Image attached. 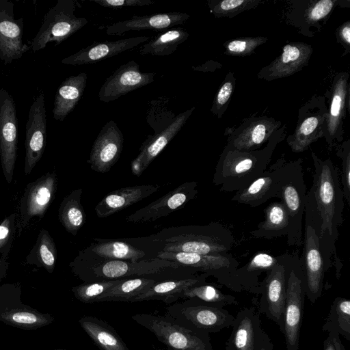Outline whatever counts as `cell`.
I'll return each mask as SVG.
<instances>
[{"mask_svg": "<svg viewBox=\"0 0 350 350\" xmlns=\"http://www.w3.org/2000/svg\"><path fill=\"white\" fill-rule=\"evenodd\" d=\"M314 165L312 185L306 192L305 221L314 228L325 271L332 267L336 256L338 227L342 224L345 198L337 167L329 159H321L311 152Z\"/></svg>", "mask_w": 350, "mask_h": 350, "instance_id": "6da1fadb", "label": "cell"}, {"mask_svg": "<svg viewBox=\"0 0 350 350\" xmlns=\"http://www.w3.org/2000/svg\"><path fill=\"white\" fill-rule=\"evenodd\" d=\"M286 135V126L282 125L260 149L243 151L225 146L215 167L213 185L224 192L243 189L268 167L276 146Z\"/></svg>", "mask_w": 350, "mask_h": 350, "instance_id": "7a4b0ae2", "label": "cell"}, {"mask_svg": "<svg viewBox=\"0 0 350 350\" xmlns=\"http://www.w3.org/2000/svg\"><path fill=\"white\" fill-rule=\"evenodd\" d=\"M154 239L164 243L163 252L199 254H226L234 241L232 232L218 221L204 226L165 228Z\"/></svg>", "mask_w": 350, "mask_h": 350, "instance_id": "3957f363", "label": "cell"}, {"mask_svg": "<svg viewBox=\"0 0 350 350\" xmlns=\"http://www.w3.org/2000/svg\"><path fill=\"white\" fill-rule=\"evenodd\" d=\"M278 198L286 208L289 221L287 244L299 247L303 243V217L306 195L302 159L286 161L282 155L278 171Z\"/></svg>", "mask_w": 350, "mask_h": 350, "instance_id": "277c9868", "label": "cell"}, {"mask_svg": "<svg viewBox=\"0 0 350 350\" xmlns=\"http://www.w3.org/2000/svg\"><path fill=\"white\" fill-rule=\"evenodd\" d=\"M131 319L152 332L165 350H213L209 334L175 323L164 315L139 313Z\"/></svg>", "mask_w": 350, "mask_h": 350, "instance_id": "5b68a950", "label": "cell"}, {"mask_svg": "<svg viewBox=\"0 0 350 350\" xmlns=\"http://www.w3.org/2000/svg\"><path fill=\"white\" fill-rule=\"evenodd\" d=\"M163 315L183 327L208 334L231 327L234 319L224 308L206 305L195 299L170 304Z\"/></svg>", "mask_w": 350, "mask_h": 350, "instance_id": "8992f818", "label": "cell"}, {"mask_svg": "<svg viewBox=\"0 0 350 350\" xmlns=\"http://www.w3.org/2000/svg\"><path fill=\"white\" fill-rule=\"evenodd\" d=\"M305 297L304 275L299 258L297 255L291 254L282 332L286 350H299Z\"/></svg>", "mask_w": 350, "mask_h": 350, "instance_id": "52a82bcc", "label": "cell"}, {"mask_svg": "<svg viewBox=\"0 0 350 350\" xmlns=\"http://www.w3.org/2000/svg\"><path fill=\"white\" fill-rule=\"evenodd\" d=\"M76 1L58 0L45 15L42 25L31 42V49L36 52L43 49L51 42L61 44L83 27L88 20L75 16Z\"/></svg>", "mask_w": 350, "mask_h": 350, "instance_id": "ba28073f", "label": "cell"}, {"mask_svg": "<svg viewBox=\"0 0 350 350\" xmlns=\"http://www.w3.org/2000/svg\"><path fill=\"white\" fill-rule=\"evenodd\" d=\"M157 258L196 269L208 276H213L220 284L230 290L239 292L232 282V275L239 262L230 254H199L161 251L157 253Z\"/></svg>", "mask_w": 350, "mask_h": 350, "instance_id": "9c48e42d", "label": "cell"}, {"mask_svg": "<svg viewBox=\"0 0 350 350\" xmlns=\"http://www.w3.org/2000/svg\"><path fill=\"white\" fill-rule=\"evenodd\" d=\"M289 254L280 255L279 262L268 272L260 283L258 311L275 322L283 329V314L286 296Z\"/></svg>", "mask_w": 350, "mask_h": 350, "instance_id": "30bf717a", "label": "cell"}, {"mask_svg": "<svg viewBox=\"0 0 350 350\" xmlns=\"http://www.w3.org/2000/svg\"><path fill=\"white\" fill-rule=\"evenodd\" d=\"M349 73L341 72L335 75L330 89L325 97L328 98L327 118L323 129L328 149L332 150L344 141V123L347 111L350 112Z\"/></svg>", "mask_w": 350, "mask_h": 350, "instance_id": "8fae6325", "label": "cell"}, {"mask_svg": "<svg viewBox=\"0 0 350 350\" xmlns=\"http://www.w3.org/2000/svg\"><path fill=\"white\" fill-rule=\"evenodd\" d=\"M327 113L325 97L316 94L299 109L294 133L286 138L293 152L308 150L312 143L323 137Z\"/></svg>", "mask_w": 350, "mask_h": 350, "instance_id": "7c38bea8", "label": "cell"}, {"mask_svg": "<svg viewBox=\"0 0 350 350\" xmlns=\"http://www.w3.org/2000/svg\"><path fill=\"white\" fill-rule=\"evenodd\" d=\"M303 250L299 258L304 275L305 293L314 304L322 296L326 272L319 247V238L313 226L305 221Z\"/></svg>", "mask_w": 350, "mask_h": 350, "instance_id": "4fadbf2b", "label": "cell"}, {"mask_svg": "<svg viewBox=\"0 0 350 350\" xmlns=\"http://www.w3.org/2000/svg\"><path fill=\"white\" fill-rule=\"evenodd\" d=\"M281 126L280 121L265 116L245 118L237 126L225 129L226 146L243 151L260 149Z\"/></svg>", "mask_w": 350, "mask_h": 350, "instance_id": "5bb4252c", "label": "cell"}, {"mask_svg": "<svg viewBox=\"0 0 350 350\" xmlns=\"http://www.w3.org/2000/svg\"><path fill=\"white\" fill-rule=\"evenodd\" d=\"M18 119L12 96L4 88L0 89V157L7 181L12 179L16 159Z\"/></svg>", "mask_w": 350, "mask_h": 350, "instance_id": "9a60e30c", "label": "cell"}, {"mask_svg": "<svg viewBox=\"0 0 350 350\" xmlns=\"http://www.w3.org/2000/svg\"><path fill=\"white\" fill-rule=\"evenodd\" d=\"M198 183L185 182L162 197L125 217V221L134 224L152 222L182 208L193 199L198 191Z\"/></svg>", "mask_w": 350, "mask_h": 350, "instance_id": "2e32d148", "label": "cell"}, {"mask_svg": "<svg viewBox=\"0 0 350 350\" xmlns=\"http://www.w3.org/2000/svg\"><path fill=\"white\" fill-rule=\"evenodd\" d=\"M23 17L16 19L14 4L0 0V60L4 64L22 57L30 47L23 42Z\"/></svg>", "mask_w": 350, "mask_h": 350, "instance_id": "e0dca14e", "label": "cell"}, {"mask_svg": "<svg viewBox=\"0 0 350 350\" xmlns=\"http://www.w3.org/2000/svg\"><path fill=\"white\" fill-rule=\"evenodd\" d=\"M154 72H143L134 60L121 65L101 85L99 100L108 103L118 99L133 90L147 85L154 79Z\"/></svg>", "mask_w": 350, "mask_h": 350, "instance_id": "ac0fdd59", "label": "cell"}, {"mask_svg": "<svg viewBox=\"0 0 350 350\" xmlns=\"http://www.w3.org/2000/svg\"><path fill=\"white\" fill-rule=\"evenodd\" d=\"M124 137L113 120L101 129L94 140L88 163L99 173L108 172L117 163L123 149Z\"/></svg>", "mask_w": 350, "mask_h": 350, "instance_id": "d6986e66", "label": "cell"}, {"mask_svg": "<svg viewBox=\"0 0 350 350\" xmlns=\"http://www.w3.org/2000/svg\"><path fill=\"white\" fill-rule=\"evenodd\" d=\"M25 129V171L29 174L40 159L46 145V113L43 93H40L32 103Z\"/></svg>", "mask_w": 350, "mask_h": 350, "instance_id": "ffe728a7", "label": "cell"}, {"mask_svg": "<svg viewBox=\"0 0 350 350\" xmlns=\"http://www.w3.org/2000/svg\"><path fill=\"white\" fill-rule=\"evenodd\" d=\"M312 53V45L307 43H288L283 46L280 55L260 70L257 77L271 81L291 76L308 64Z\"/></svg>", "mask_w": 350, "mask_h": 350, "instance_id": "44dd1931", "label": "cell"}, {"mask_svg": "<svg viewBox=\"0 0 350 350\" xmlns=\"http://www.w3.org/2000/svg\"><path fill=\"white\" fill-rule=\"evenodd\" d=\"M55 317L23 304L20 295H0V322L23 329H36L51 324Z\"/></svg>", "mask_w": 350, "mask_h": 350, "instance_id": "7402d4cb", "label": "cell"}, {"mask_svg": "<svg viewBox=\"0 0 350 350\" xmlns=\"http://www.w3.org/2000/svg\"><path fill=\"white\" fill-rule=\"evenodd\" d=\"M194 109L195 107H193L179 113L164 129L147 137L140 148L139 154L131 162V172L133 175L139 176L142 174L152 161L180 131Z\"/></svg>", "mask_w": 350, "mask_h": 350, "instance_id": "603a6c76", "label": "cell"}, {"mask_svg": "<svg viewBox=\"0 0 350 350\" xmlns=\"http://www.w3.org/2000/svg\"><path fill=\"white\" fill-rule=\"evenodd\" d=\"M177 263L160 258L129 262L126 260H108L93 267L92 273L96 280H116L132 275H143L159 273L163 269L171 267L178 268Z\"/></svg>", "mask_w": 350, "mask_h": 350, "instance_id": "cb8c5ba5", "label": "cell"}, {"mask_svg": "<svg viewBox=\"0 0 350 350\" xmlns=\"http://www.w3.org/2000/svg\"><path fill=\"white\" fill-rule=\"evenodd\" d=\"M150 36H137L116 41L95 42L62 59V63L77 66L96 63L131 50L150 40Z\"/></svg>", "mask_w": 350, "mask_h": 350, "instance_id": "d4e9b609", "label": "cell"}, {"mask_svg": "<svg viewBox=\"0 0 350 350\" xmlns=\"http://www.w3.org/2000/svg\"><path fill=\"white\" fill-rule=\"evenodd\" d=\"M232 332L226 342V350H254L263 330L260 313L254 306L245 307L234 317Z\"/></svg>", "mask_w": 350, "mask_h": 350, "instance_id": "484cf974", "label": "cell"}, {"mask_svg": "<svg viewBox=\"0 0 350 350\" xmlns=\"http://www.w3.org/2000/svg\"><path fill=\"white\" fill-rule=\"evenodd\" d=\"M282 159V155L256 180L243 189L236 191L231 201L257 207L271 198H278V171Z\"/></svg>", "mask_w": 350, "mask_h": 350, "instance_id": "4316f807", "label": "cell"}, {"mask_svg": "<svg viewBox=\"0 0 350 350\" xmlns=\"http://www.w3.org/2000/svg\"><path fill=\"white\" fill-rule=\"evenodd\" d=\"M189 17V14L178 12L133 16L130 19L118 21L107 26L106 33L109 36H122L129 31L163 30L175 25H183Z\"/></svg>", "mask_w": 350, "mask_h": 350, "instance_id": "83f0119b", "label": "cell"}, {"mask_svg": "<svg viewBox=\"0 0 350 350\" xmlns=\"http://www.w3.org/2000/svg\"><path fill=\"white\" fill-rule=\"evenodd\" d=\"M160 185H142L116 189L107 193L95 206L98 218L107 217L157 191Z\"/></svg>", "mask_w": 350, "mask_h": 350, "instance_id": "f1b7e54d", "label": "cell"}, {"mask_svg": "<svg viewBox=\"0 0 350 350\" xmlns=\"http://www.w3.org/2000/svg\"><path fill=\"white\" fill-rule=\"evenodd\" d=\"M280 260V255L274 256L265 252L256 253L243 266L238 267L232 275V282L239 292L260 295V275L271 270Z\"/></svg>", "mask_w": 350, "mask_h": 350, "instance_id": "f546056e", "label": "cell"}, {"mask_svg": "<svg viewBox=\"0 0 350 350\" xmlns=\"http://www.w3.org/2000/svg\"><path fill=\"white\" fill-rule=\"evenodd\" d=\"M208 276L204 273L199 276L157 282L145 292L133 299L131 302L156 300L172 304L180 299V294L187 288L206 283Z\"/></svg>", "mask_w": 350, "mask_h": 350, "instance_id": "4dcf8cb0", "label": "cell"}, {"mask_svg": "<svg viewBox=\"0 0 350 350\" xmlns=\"http://www.w3.org/2000/svg\"><path fill=\"white\" fill-rule=\"evenodd\" d=\"M88 75L81 72L66 78L57 89L53 109V118L63 121L72 112L82 97L87 84Z\"/></svg>", "mask_w": 350, "mask_h": 350, "instance_id": "1f68e13d", "label": "cell"}, {"mask_svg": "<svg viewBox=\"0 0 350 350\" xmlns=\"http://www.w3.org/2000/svg\"><path fill=\"white\" fill-rule=\"evenodd\" d=\"M79 323L100 350H129L115 329L104 320L85 315Z\"/></svg>", "mask_w": 350, "mask_h": 350, "instance_id": "d6a6232c", "label": "cell"}, {"mask_svg": "<svg viewBox=\"0 0 350 350\" xmlns=\"http://www.w3.org/2000/svg\"><path fill=\"white\" fill-rule=\"evenodd\" d=\"M265 220L250 233L256 239H271L287 236L289 232L288 217L283 203L280 201L271 202L265 209Z\"/></svg>", "mask_w": 350, "mask_h": 350, "instance_id": "836d02e7", "label": "cell"}, {"mask_svg": "<svg viewBox=\"0 0 350 350\" xmlns=\"http://www.w3.org/2000/svg\"><path fill=\"white\" fill-rule=\"evenodd\" d=\"M189 33L183 28L171 29L162 32L139 47L142 55L165 56L171 55L184 42Z\"/></svg>", "mask_w": 350, "mask_h": 350, "instance_id": "e575fe53", "label": "cell"}, {"mask_svg": "<svg viewBox=\"0 0 350 350\" xmlns=\"http://www.w3.org/2000/svg\"><path fill=\"white\" fill-rule=\"evenodd\" d=\"M96 243L92 251L98 256L109 260H130L137 262L145 256V252L131 244L117 240L94 239Z\"/></svg>", "mask_w": 350, "mask_h": 350, "instance_id": "d590c367", "label": "cell"}, {"mask_svg": "<svg viewBox=\"0 0 350 350\" xmlns=\"http://www.w3.org/2000/svg\"><path fill=\"white\" fill-rule=\"evenodd\" d=\"M157 282L154 279L146 278H123L120 283L100 296L96 302H131L133 299L145 292Z\"/></svg>", "mask_w": 350, "mask_h": 350, "instance_id": "8d00e7d4", "label": "cell"}, {"mask_svg": "<svg viewBox=\"0 0 350 350\" xmlns=\"http://www.w3.org/2000/svg\"><path fill=\"white\" fill-rule=\"evenodd\" d=\"M323 332H335L350 340V300L337 297L330 306L329 313L322 326Z\"/></svg>", "mask_w": 350, "mask_h": 350, "instance_id": "74e56055", "label": "cell"}, {"mask_svg": "<svg viewBox=\"0 0 350 350\" xmlns=\"http://www.w3.org/2000/svg\"><path fill=\"white\" fill-rule=\"evenodd\" d=\"M82 189L72 191L62 202L59 208V219L66 229L75 235L84 225L85 211L81 204Z\"/></svg>", "mask_w": 350, "mask_h": 350, "instance_id": "f35d334b", "label": "cell"}, {"mask_svg": "<svg viewBox=\"0 0 350 350\" xmlns=\"http://www.w3.org/2000/svg\"><path fill=\"white\" fill-rule=\"evenodd\" d=\"M180 299H195L217 308L239 304L233 295L224 293L215 286L206 283L187 288L180 294Z\"/></svg>", "mask_w": 350, "mask_h": 350, "instance_id": "ab89813d", "label": "cell"}, {"mask_svg": "<svg viewBox=\"0 0 350 350\" xmlns=\"http://www.w3.org/2000/svg\"><path fill=\"white\" fill-rule=\"evenodd\" d=\"M348 0L309 1L303 12L301 22L302 27H323L334 10L339 5L350 7Z\"/></svg>", "mask_w": 350, "mask_h": 350, "instance_id": "60d3db41", "label": "cell"}, {"mask_svg": "<svg viewBox=\"0 0 350 350\" xmlns=\"http://www.w3.org/2000/svg\"><path fill=\"white\" fill-rule=\"evenodd\" d=\"M55 188V178L49 176L40 180L29 190L25 201L27 217L41 215L50 204Z\"/></svg>", "mask_w": 350, "mask_h": 350, "instance_id": "b9f144b4", "label": "cell"}, {"mask_svg": "<svg viewBox=\"0 0 350 350\" xmlns=\"http://www.w3.org/2000/svg\"><path fill=\"white\" fill-rule=\"evenodd\" d=\"M260 0H211L208 2L210 12L217 18H232L239 14L257 7Z\"/></svg>", "mask_w": 350, "mask_h": 350, "instance_id": "7bdbcfd3", "label": "cell"}, {"mask_svg": "<svg viewBox=\"0 0 350 350\" xmlns=\"http://www.w3.org/2000/svg\"><path fill=\"white\" fill-rule=\"evenodd\" d=\"M122 279L84 282L73 287L72 292L75 298L82 303L91 304L96 302L97 299L100 296L120 283Z\"/></svg>", "mask_w": 350, "mask_h": 350, "instance_id": "ee69618b", "label": "cell"}, {"mask_svg": "<svg viewBox=\"0 0 350 350\" xmlns=\"http://www.w3.org/2000/svg\"><path fill=\"white\" fill-rule=\"evenodd\" d=\"M235 84L236 78L234 73L232 71H228L213 99L211 107V111L219 119L222 117L228 108Z\"/></svg>", "mask_w": 350, "mask_h": 350, "instance_id": "f6af8a7d", "label": "cell"}, {"mask_svg": "<svg viewBox=\"0 0 350 350\" xmlns=\"http://www.w3.org/2000/svg\"><path fill=\"white\" fill-rule=\"evenodd\" d=\"M267 37L239 38L224 44V53L230 56L245 57L252 55L255 49L267 41Z\"/></svg>", "mask_w": 350, "mask_h": 350, "instance_id": "bcb514c9", "label": "cell"}, {"mask_svg": "<svg viewBox=\"0 0 350 350\" xmlns=\"http://www.w3.org/2000/svg\"><path fill=\"white\" fill-rule=\"evenodd\" d=\"M336 155L340 158L342 171L340 185L345 200L350 205V139H347L335 146Z\"/></svg>", "mask_w": 350, "mask_h": 350, "instance_id": "7dc6e473", "label": "cell"}, {"mask_svg": "<svg viewBox=\"0 0 350 350\" xmlns=\"http://www.w3.org/2000/svg\"><path fill=\"white\" fill-rule=\"evenodd\" d=\"M102 7L113 9L125 7L144 6L152 5L155 1L152 0H90Z\"/></svg>", "mask_w": 350, "mask_h": 350, "instance_id": "c3c4849f", "label": "cell"}, {"mask_svg": "<svg viewBox=\"0 0 350 350\" xmlns=\"http://www.w3.org/2000/svg\"><path fill=\"white\" fill-rule=\"evenodd\" d=\"M336 38L337 43L341 44L345 49L343 55L350 53V21H348L336 30Z\"/></svg>", "mask_w": 350, "mask_h": 350, "instance_id": "681fc988", "label": "cell"}, {"mask_svg": "<svg viewBox=\"0 0 350 350\" xmlns=\"http://www.w3.org/2000/svg\"><path fill=\"white\" fill-rule=\"evenodd\" d=\"M39 254L43 264L48 268H53L55 262V256L49 243H42L39 247Z\"/></svg>", "mask_w": 350, "mask_h": 350, "instance_id": "f907efd6", "label": "cell"}, {"mask_svg": "<svg viewBox=\"0 0 350 350\" xmlns=\"http://www.w3.org/2000/svg\"><path fill=\"white\" fill-rule=\"evenodd\" d=\"M322 350H345L340 336L335 332H329L323 344Z\"/></svg>", "mask_w": 350, "mask_h": 350, "instance_id": "816d5d0a", "label": "cell"}, {"mask_svg": "<svg viewBox=\"0 0 350 350\" xmlns=\"http://www.w3.org/2000/svg\"><path fill=\"white\" fill-rule=\"evenodd\" d=\"M254 350H274L273 344L264 329L256 342Z\"/></svg>", "mask_w": 350, "mask_h": 350, "instance_id": "f5cc1de1", "label": "cell"}, {"mask_svg": "<svg viewBox=\"0 0 350 350\" xmlns=\"http://www.w3.org/2000/svg\"><path fill=\"white\" fill-rule=\"evenodd\" d=\"M9 234L8 226L5 224V222L0 226V243L4 241L7 238Z\"/></svg>", "mask_w": 350, "mask_h": 350, "instance_id": "db71d44e", "label": "cell"}, {"mask_svg": "<svg viewBox=\"0 0 350 350\" xmlns=\"http://www.w3.org/2000/svg\"><path fill=\"white\" fill-rule=\"evenodd\" d=\"M53 350H67V349H54Z\"/></svg>", "mask_w": 350, "mask_h": 350, "instance_id": "11a10c76", "label": "cell"}]
</instances>
